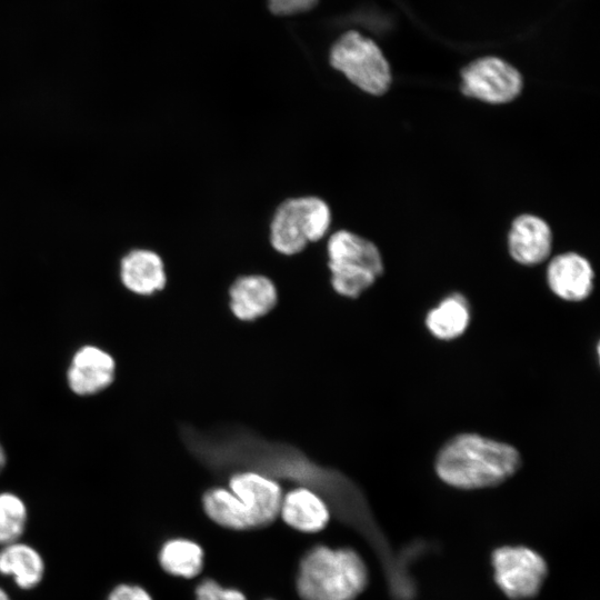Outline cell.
Listing matches in <instances>:
<instances>
[{
  "label": "cell",
  "instance_id": "cell-1",
  "mask_svg": "<svg viewBox=\"0 0 600 600\" xmlns=\"http://www.w3.org/2000/svg\"><path fill=\"white\" fill-rule=\"evenodd\" d=\"M520 463V454L512 446L476 433H461L442 447L436 471L444 483L471 490L504 482Z\"/></svg>",
  "mask_w": 600,
  "mask_h": 600
},
{
  "label": "cell",
  "instance_id": "cell-2",
  "mask_svg": "<svg viewBox=\"0 0 600 600\" xmlns=\"http://www.w3.org/2000/svg\"><path fill=\"white\" fill-rule=\"evenodd\" d=\"M367 583V567L354 550L319 546L301 560L297 588L303 600H354Z\"/></svg>",
  "mask_w": 600,
  "mask_h": 600
},
{
  "label": "cell",
  "instance_id": "cell-4",
  "mask_svg": "<svg viewBox=\"0 0 600 600\" xmlns=\"http://www.w3.org/2000/svg\"><path fill=\"white\" fill-rule=\"evenodd\" d=\"M329 61L366 93L381 96L391 86L390 66L382 51L357 31H348L338 38L330 49Z\"/></svg>",
  "mask_w": 600,
  "mask_h": 600
},
{
  "label": "cell",
  "instance_id": "cell-18",
  "mask_svg": "<svg viewBox=\"0 0 600 600\" xmlns=\"http://www.w3.org/2000/svg\"><path fill=\"white\" fill-rule=\"evenodd\" d=\"M202 506L207 516L221 527L236 530L252 529L241 502L230 490L209 489L202 497Z\"/></svg>",
  "mask_w": 600,
  "mask_h": 600
},
{
  "label": "cell",
  "instance_id": "cell-3",
  "mask_svg": "<svg viewBox=\"0 0 600 600\" xmlns=\"http://www.w3.org/2000/svg\"><path fill=\"white\" fill-rule=\"evenodd\" d=\"M331 224V211L324 200L306 196L284 200L274 211L270 242L279 253L301 252L309 242L322 239Z\"/></svg>",
  "mask_w": 600,
  "mask_h": 600
},
{
  "label": "cell",
  "instance_id": "cell-15",
  "mask_svg": "<svg viewBox=\"0 0 600 600\" xmlns=\"http://www.w3.org/2000/svg\"><path fill=\"white\" fill-rule=\"evenodd\" d=\"M329 262L354 264L366 268L377 277L383 273V260L378 247L349 230L332 233L327 243Z\"/></svg>",
  "mask_w": 600,
  "mask_h": 600
},
{
  "label": "cell",
  "instance_id": "cell-17",
  "mask_svg": "<svg viewBox=\"0 0 600 600\" xmlns=\"http://www.w3.org/2000/svg\"><path fill=\"white\" fill-rule=\"evenodd\" d=\"M158 558L166 572L187 579L198 576L203 566L202 548L188 539L168 540Z\"/></svg>",
  "mask_w": 600,
  "mask_h": 600
},
{
  "label": "cell",
  "instance_id": "cell-8",
  "mask_svg": "<svg viewBox=\"0 0 600 600\" xmlns=\"http://www.w3.org/2000/svg\"><path fill=\"white\" fill-rule=\"evenodd\" d=\"M229 488L241 502L252 529L267 526L279 516L282 491L271 478L256 471L238 472L229 479Z\"/></svg>",
  "mask_w": 600,
  "mask_h": 600
},
{
  "label": "cell",
  "instance_id": "cell-22",
  "mask_svg": "<svg viewBox=\"0 0 600 600\" xmlns=\"http://www.w3.org/2000/svg\"><path fill=\"white\" fill-rule=\"evenodd\" d=\"M319 0H268L270 11L276 16H290L308 11Z\"/></svg>",
  "mask_w": 600,
  "mask_h": 600
},
{
  "label": "cell",
  "instance_id": "cell-7",
  "mask_svg": "<svg viewBox=\"0 0 600 600\" xmlns=\"http://www.w3.org/2000/svg\"><path fill=\"white\" fill-rule=\"evenodd\" d=\"M117 377L114 357L104 348L86 343L77 348L66 370L69 390L78 397L100 394L109 389Z\"/></svg>",
  "mask_w": 600,
  "mask_h": 600
},
{
  "label": "cell",
  "instance_id": "cell-20",
  "mask_svg": "<svg viewBox=\"0 0 600 600\" xmlns=\"http://www.w3.org/2000/svg\"><path fill=\"white\" fill-rule=\"evenodd\" d=\"M328 268L333 290L347 298H358L378 279L370 270L354 264L328 261Z\"/></svg>",
  "mask_w": 600,
  "mask_h": 600
},
{
  "label": "cell",
  "instance_id": "cell-19",
  "mask_svg": "<svg viewBox=\"0 0 600 600\" xmlns=\"http://www.w3.org/2000/svg\"><path fill=\"white\" fill-rule=\"evenodd\" d=\"M28 522L24 500L12 491L0 492V547L20 540Z\"/></svg>",
  "mask_w": 600,
  "mask_h": 600
},
{
  "label": "cell",
  "instance_id": "cell-21",
  "mask_svg": "<svg viewBox=\"0 0 600 600\" xmlns=\"http://www.w3.org/2000/svg\"><path fill=\"white\" fill-rule=\"evenodd\" d=\"M196 600H247L244 594L234 589L222 588L213 580L202 581L196 589Z\"/></svg>",
  "mask_w": 600,
  "mask_h": 600
},
{
  "label": "cell",
  "instance_id": "cell-14",
  "mask_svg": "<svg viewBox=\"0 0 600 600\" xmlns=\"http://www.w3.org/2000/svg\"><path fill=\"white\" fill-rule=\"evenodd\" d=\"M46 563L41 553L20 540L0 548V574L9 577L22 590H31L43 580Z\"/></svg>",
  "mask_w": 600,
  "mask_h": 600
},
{
  "label": "cell",
  "instance_id": "cell-23",
  "mask_svg": "<svg viewBox=\"0 0 600 600\" xmlns=\"http://www.w3.org/2000/svg\"><path fill=\"white\" fill-rule=\"evenodd\" d=\"M106 600H153L150 593L138 584L119 583L110 590Z\"/></svg>",
  "mask_w": 600,
  "mask_h": 600
},
{
  "label": "cell",
  "instance_id": "cell-16",
  "mask_svg": "<svg viewBox=\"0 0 600 600\" xmlns=\"http://www.w3.org/2000/svg\"><path fill=\"white\" fill-rule=\"evenodd\" d=\"M470 320L469 306L460 293L444 298L426 318L429 331L442 340H451L461 336Z\"/></svg>",
  "mask_w": 600,
  "mask_h": 600
},
{
  "label": "cell",
  "instance_id": "cell-11",
  "mask_svg": "<svg viewBox=\"0 0 600 600\" xmlns=\"http://www.w3.org/2000/svg\"><path fill=\"white\" fill-rule=\"evenodd\" d=\"M119 279L129 292L142 297L152 296L166 287L164 262L153 250L132 249L120 260Z\"/></svg>",
  "mask_w": 600,
  "mask_h": 600
},
{
  "label": "cell",
  "instance_id": "cell-10",
  "mask_svg": "<svg viewBox=\"0 0 600 600\" xmlns=\"http://www.w3.org/2000/svg\"><path fill=\"white\" fill-rule=\"evenodd\" d=\"M594 272L590 262L577 252L556 256L548 266L547 281L551 291L567 301H581L593 289Z\"/></svg>",
  "mask_w": 600,
  "mask_h": 600
},
{
  "label": "cell",
  "instance_id": "cell-6",
  "mask_svg": "<svg viewBox=\"0 0 600 600\" xmlns=\"http://www.w3.org/2000/svg\"><path fill=\"white\" fill-rule=\"evenodd\" d=\"M522 87L521 73L497 57L477 59L461 70V92L482 102H511L520 94Z\"/></svg>",
  "mask_w": 600,
  "mask_h": 600
},
{
  "label": "cell",
  "instance_id": "cell-25",
  "mask_svg": "<svg viewBox=\"0 0 600 600\" xmlns=\"http://www.w3.org/2000/svg\"><path fill=\"white\" fill-rule=\"evenodd\" d=\"M0 600H11L8 592L2 587H0Z\"/></svg>",
  "mask_w": 600,
  "mask_h": 600
},
{
  "label": "cell",
  "instance_id": "cell-9",
  "mask_svg": "<svg viewBox=\"0 0 600 600\" xmlns=\"http://www.w3.org/2000/svg\"><path fill=\"white\" fill-rule=\"evenodd\" d=\"M552 231L542 218L524 213L511 223L508 250L514 261L524 266L543 262L551 253Z\"/></svg>",
  "mask_w": 600,
  "mask_h": 600
},
{
  "label": "cell",
  "instance_id": "cell-12",
  "mask_svg": "<svg viewBox=\"0 0 600 600\" xmlns=\"http://www.w3.org/2000/svg\"><path fill=\"white\" fill-rule=\"evenodd\" d=\"M229 307L241 321H253L270 312L277 304L274 283L266 276H241L229 288Z\"/></svg>",
  "mask_w": 600,
  "mask_h": 600
},
{
  "label": "cell",
  "instance_id": "cell-24",
  "mask_svg": "<svg viewBox=\"0 0 600 600\" xmlns=\"http://www.w3.org/2000/svg\"><path fill=\"white\" fill-rule=\"evenodd\" d=\"M7 463H8V454L0 439V474L6 469Z\"/></svg>",
  "mask_w": 600,
  "mask_h": 600
},
{
  "label": "cell",
  "instance_id": "cell-5",
  "mask_svg": "<svg viewBox=\"0 0 600 600\" xmlns=\"http://www.w3.org/2000/svg\"><path fill=\"white\" fill-rule=\"evenodd\" d=\"M493 580L510 600H529L541 590L547 574L546 560L524 546H501L491 554Z\"/></svg>",
  "mask_w": 600,
  "mask_h": 600
},
{
  "label": "cell",
  "instance_id": "cell-13",
  "mask_svg": "<svg viewBox=\"0 0 600 600\" xmlns=\"http://www.w3.org/2000/svg\"><path fill=\"white\" fill-rule=\"evenodd\" d=\"M279 514L288 526L302 532L322 530L330 518L326 502L311 489L303 487L282 497Z\"/></svg>",
  "mask_w": 600,
  "mask_h": 600
}]
</instances>
